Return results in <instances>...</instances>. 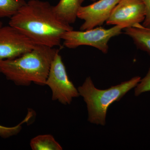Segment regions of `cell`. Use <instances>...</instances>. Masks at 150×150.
<instances>
[{
    "label": "cell",
    "mask_w": 150,
    "mask_h": 150,
    "mask_svg": "<svg viewBox=\"0 0 150 150\" xmlns=\"http://www.w3.org/2000/svg\"><path fill=\"white\" fill-rule=\"evenodd\" d=\"M81 0H60L54 9L57 15L68 24L74 23L77 13L81 6Z\"/></svg>",
    "instance_id": "cell-9"
},
{
    "label": "cell",
    "mask_w": 150,
    "mask_h": 150,
    "mask_svg": "<svg viewBox=\"0 0 150 150\" xmlns=\"http://www.w3.org/2000/svg\"><path fill=\"white\" fill-rule=\"evenodd\" d=\"M9 25L16 28L36 45L56 48L62 37L74 29L56 14L48 1L30 0L11 18Z\"/></svg>",
    "instance_id": "cell-1"
},
{
    "label": "cell",
    "mask_w": 150,
    "mask_h": 150,
    "mask_svg": "<svg viewBox=\"0 0 150 150\" xmlns=\"http://www.w3.org/2000/svg\"><path fill=\"white\" fill-rule=\"evenodd\" d=\"M124 30L125 34L131 38L137 48L150 56V28L139 24Z\"/></svg>",
    "instance_id": "cell-10"
},
{
    "label": "cell",
    "mask_w": 150,
    "mask_h": 150,
    "mask_svg": "<svg viewBox=\"0 0 150 150\" xmlns=\"http://www.w3.org/2000/svg\"><path fill=\"white\" fill-rule=\"evenodd\" d=\"M84 1H85V0H81V3H82ZM91 1H95L96 0H91Z\"/></svg>",
    "instance_id": "cell-17"
},
{
    "label": "cell",
    "mask_w": 150,
    "mask_h": 150,
    "mask_svg": "<svg viewBox=\"0 0 150 150\" xmlns=\"http://www.w3.org/2000/svg\"><path fill=\"white\" fill-rule=\"evenodd\" d=\"M33 150H62L63 148L51 135H38L30 140Z\"/></svg>",
    "instance_id": "cell-11"
},
{
    "label": "cell",
    "mask_w": 150,
    "mask_h": 150,
    "mask_svg": "<svg viewBox=\"0 0 150 150\" xmlns=\"http://www.w3.org/2000/svg\"><path fill=\"white\" fill-rule=\"evenodd\" d=\"M2 25H3L2 23L0 21V27H1V26H2Z\"/></svg>",
    "instance_id": "cell-16"
},
{
    "label": "cell",
    "mask_w": 150,
    "mask_h": 150,
    "mask_svg": "<svg viewBox=\"0 0 150 150\" xmlns=\"http://www.w3.org/2000/svg\"><path fill=\"white\" fill-rule=\"evenodd\" d=\"M123 28L114 25L106 29L96 27L86 30H74V29L65 33L62 36L64 45L69 48H75L80 46H91L106 54L108 50V43L112 38L122 33Z\"/></svg>",
    "instance_id": "cell-4"
},
{
    "label": "cell",
    "mask_w": 150,
    "mask_h": 150,
    "mask_svg": "<svg viewBox=\"0 0 150 150\" xmlns=\"http://www.w3.org/2000/svg\"><path fill=\"white\" fill-rule=\"evenodd\" d=\"M141 78L136 76L120 84L105 90L96 88L91 78L86 79L78 91L86 102L88 111V121L94 124L104 126L108 109L115 101H118L140 82Z\"/></svg>",
    "instance_id": "cell-3"
},
{
    "label": "cell",
    "mask_w": 150,
    "mask_h": 150,
    "mask_svg": "<svg viewBox=\"0 0 150 150\" xmlns=\"http://www.w3.org/2000/svg\"><path fill=\"white\" fill-rule=\"evenodd\" d=\"M58 51L56 48L36 45L19 57L0 61V74L16 86H27L32 83L45 86L51 63Z\"/></svg>",
    "instance_id": "cell-2"
},
{
    "label": "cell",
    "mask_w": 150,
    "mask_h": 150,
    "mask_svg": "<svg viewBox=\"0 0 150 150\" xmlns=\"http://www.w3.org/2000/svg\"><path fill=\"white\" fill-rule=\"evenodd\" d=\"M25 3L24 0H0V18H10Z\"/></svg>",
    "instance_id": "cell-12"
},
{
    "label": "cell",
    "mask_w": 150,
    "mask_h": 150,
    "mask_svg": "<svg viewBox=\"0 0 150 150\" xmlns=\"http://www.w3.org/2000/svg\"><path fill=\"white\" fill-rule=\"evenodd\" d=\"M144 5L145 16L142 25L150 28V0H142Z\"/></svg>",
    "instance_id": "cell-15"
},
{
    "label": "cell",
    "mask_w": 150,
    "mask_h": 150,
    "mask_svg": "<svg viewBox=\"0 0 150 150\" xmlns=\"http://www.w3.org/2000/svg\"><path fill=\"white\" fill-rule=\"evenodd\" d=\"M28 118H27L23 122L13 127H7L0 125V137L3 139H7L17 135L20 133L22 129V123L27 121Z\"/></svg>",
    "instance_id": "cell-13"
},
{
    "label": "cell",
    "mask_w": 150,
    "mask_h": 150,
    "mask_svg": "<svg viewBox=\"0 0 150 150\" xmlns=\"http://www.w3.org/2000/svg\"><path fill=\"white\" fill-rule=\"evenodd\" d=\"M36 45L9 25L0 27V61L19 57L32 50Z\"/></svg>",
    "instance_id": "cell-6"
},
{
    "label": "cell",
    "mask_w": 150,
    "mask_h": 150,
    "mask_svg": "<svg viewBox=\"0 0 150 150\" xmlns=\"http://www.w3.org/2000/svg\"><path fill=\"white\" fill-rule=\"evenodd\" d=\"M45 85L51 89L52 100L65 105L71 104L73 98L80 96L78 89L69 79L59 51L51 63Z\"/></svg>",
    "instance_id": "cell-5"
},
{
    "label": "cell",
    "mask_w": 150,
    "mask_h": 150,
    "mask_svg": "<svg viewBox=\"0 0 150 150\" xmlns=\"http://www.w3.org/2000/svg\"><path fill=\"white\" fill-rule=\"evenodd\" d=\"M150 91V68L145 77L141 80L135 89V96H138L141 94Z\"/></svg>",
    "instance_id": "cell-14"
},
{
    "label": "cell",
    "mask_w": 150,
    "mask_h": 150,
    "mask_svg": "<svg viewBox=\"0 0 150 150\" xmlns=\"http://www.w3.org/2000/svg\"><path fill=\"white\" fill-rule=\"evenodd\" d=\"M145 16L142 0H120L105 23L107 25H118L124 29L141 24Z\"/></svg>",
    "instance_id": "cell-7"
},
{
    "label": "cell",
    "mask_w": 150,
    "mask_h": 150,
    "mask_svg": "<svg viewBox=\"0 0 150 150\" xmlns=\"http://www.w3.org/2000/svg\"><path fill=\"white\" fill-rule=\"evenodd\" d=\"M120 0H99L89 5L81 6L77 18L84 21L80 30H86L100 26L106 22L112 10Z\"/></svg>",
    "instance_id": "cell-8"
}]
</instances>
